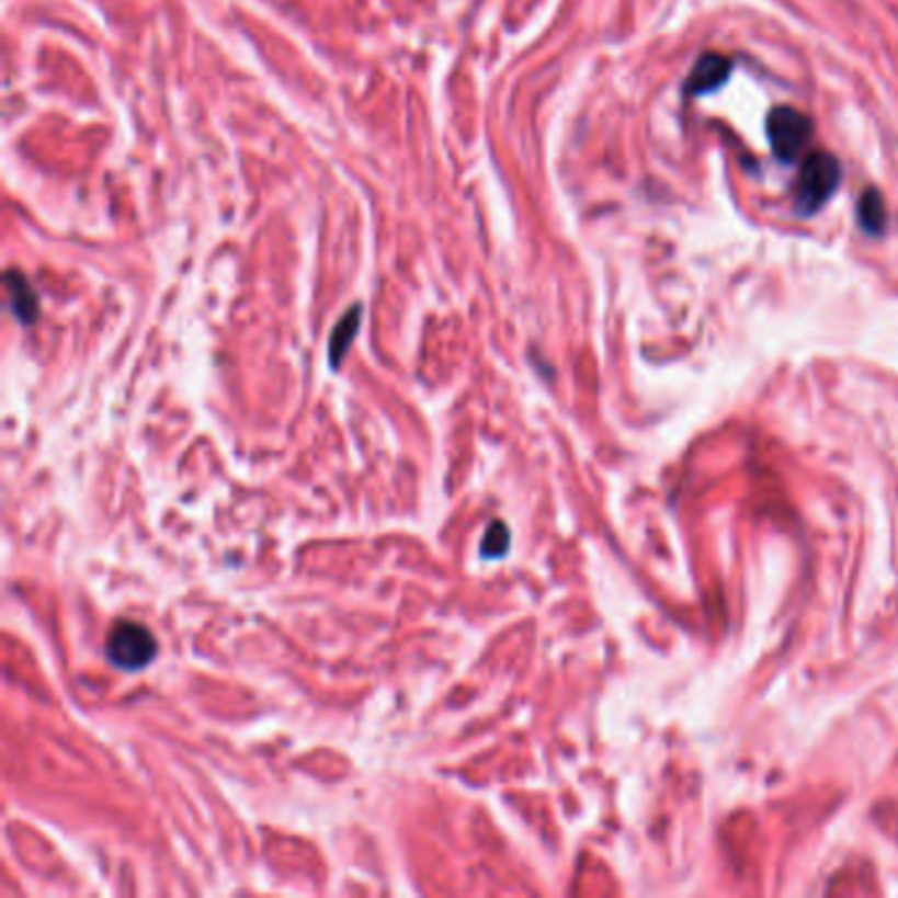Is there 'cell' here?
<instances>
[{
  "mask_svg": "<svg viewBox=\"0 0 898 898\" xmlns=\"http://www.w3.org/2000/svg\"><path fill=\"white\" fill-rule=\"evenodd\" d=\"M838 185H841V163L836 156L825 150L809 154L796 180V212L804 216L819 212L832 198Z\"/></svg>",
  "mask_w": 898,
  "mask_h": 898,
  "instance_id": "cell-1",
  "label": "cell"
},
{
  "mask_svg": "<svg viewBox=\"0 0 898 898\" xmlns=\"http://www.w3.org/2000/svg\"><path fill=\"white\" fill-rule=\"evenodd\" d=\"M106 657L114 667L127 672H140L159 657V640L140 622H116L106 638Z\"/></svg>",
  "mask_w": 898,
  "mask_h": 898,
  "instance_id": "cell-2",
  "label": "cell"
},
{
  "mask_svg": "<svg viewBox=\"0 0 898 898\" xmlns=\"http://www.w3.org/2000/svg\"><path fill=\"white\" fill-rule=\"evenodd\" d=\"M766 137L780 161L798 159V154L809 146L811 122L798 109L777 106L766 116Z\"/></svg>",
  "mask_w": 898,
  "mask_h": 898,
  "instance_id": "cell-3",
  "label": "cell"
},
{
  "mask_svg": "<svg viewBox=\"0 0 898 898\" xmlns=\"http://www.w3.org/2000/svg\"><path fill=\"white\" fill-rule=\"evenodd\" d=\"M730 71H732L730 58H725L719 54L701 56L696 61V67H693L691 71V77H687L685 93L691 98L709 95L714 93V90L723 88V84L727 82V77H730Z\"/></svg>",
  "mask_w": 898,
  "mask_h": 898,
  "instance_id": "cell-4",
  "label": "cell"
},
{
  "mask_svg": "<svg viewBox=\"0 0 898 898\" xmlns=\"http://www.w3.org/2000/svg\"><path fill=\"white\" fill-rule=\"evenodd\" d=\"M5 291H9V306L14 311V317L19 322L32 325L37 317V298L32 293L30 282L22 277V274L9 272L5 274Z\"/></svg>",
  "mask_w": 898,
  "mask_h": 898,
  "instance_id": "cell-5",
  "label": "cell"
},
{
  "mask_svg": "<svg viewBox=\"0 0 898 898\" xmlns=\"http://www.w3.org/2000/svg\"><path fill=\"white\" fill-rule=\"evenodd\" d=\"M359 325H362V306H353V309L345 314L343 319H340L336 332H332V338H330V364L332 366H340V362H343V356L351 349L353 338H356Z\"/></svg>",
  "mask_w": 898,
  "mask_h": 898,
  "instance_id": "cell-6",
  "label": "cell"
},
{
  "mask_svg": "<svg viewBox=\"0 0 898 898\" xmlns=\"http://www.w3.org/2000/svg\"><path fill=\"white\" fill-rule=\"evenodd\" d=\"M885 221H888V214H885L883 195L877 190H864V195L859 198V225L869 235H880Z\"/></svg>",
  "mask_w": 898,
  "mask_h": 898,
  "instance_id": "cell-7",
  "label": "cell"
},
{
  "mask_svg": "<svg viewBox=\"0 0 898 898\" xmlns=\"http://www.w3.org/2000/svg\"><path fill=\"white\" fill-rule=\"evenodd\" d=\"M509 527L503 522H493L488 527V533H485V537H482V548H480V554H482V559H490V561H496V559H501V556H507L509 554Z\"/></svg>",
  "mask_w": 898,
  "mask_h": 898,
  "instance_id": "cell-8",
  "label": "cell"
}]
</instances>
